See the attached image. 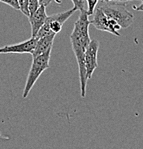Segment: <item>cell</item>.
Here are the masks:
<instances>
[{
	"label": "cell",
	"instance_id": "obj_1",
	"mask_svg": "<svg viewBox=\"0 0 143 149\" xmlns=\"http://www.w3.org/2000/svg\"><path fill=\"white\" fill-rule=\"evenodd\" d=\"M87 11H81L79 19L75 22L74 28L70 35L73 51L79 65V77L81 83V95L82 97H86V85L88 79L86 77V70L85 66V53L91 39L88 33V28L91 24L88 20Z\"/></svg>",
	"mask_w": 143,
	"mask_h": 149
},
{
	"label": "cell",
	"instance_id": "obj_2",
	"mask_svg": "<svg viewBox=\"0 0 143 149\" xmlns=\"http://www.w3.org/2000/svg\"><path fill=\"white\" fill-rule=\"evenodd\" d=\"M96 7L102 9L107 17L114 19L123 29L129 27L133 23L134 15L125 8V3L101 0Z\"/></svg>",
	"mask_w": 143,
	"mask_h": 149
},
{
	"label": "cell",
	"instance_id": "obj_3",
	"mask_svg": "<svg viewBox=\"0 0 143 149\" xmlns=\"http://www.w3.org/2000/svg\"><path fill=\"white\" fill-rule=\"evenodd\" d=\"M51 51H52V48H50L45 53L32 58V65H31L30 70L29 71L25 86L24 91H23L22 97L24 98H26L28 96L31 89L34 86L37 80H38L41 74L46 70L50 68L49 63L50 59Z\"/></svg>",
	"mask_w": 143,
	"mask_h": 149
},
{
	"label": "cell",
	"instance_id": "obj_4",
	"mask_svg": "<svg viewBox=\"0 0 143 149\" xmlns=\"http://www.w3.org/2000/svg\"><path fill=\"white\" fill-rule=\"evenodd\" d=\"M93 15L94 17L91 21H90V23L93 24L96 29L108 32L116 36H120V34L117 32V30L120 29L122 27L114 19L107 17L102 9L99 7H96Z\"/></svg>",
	"mask_w": 143,
	"mask_h": 149
},
{
	"label": "cell",
	"instance_id": "obj_5",
	"mask_svg": "<svg viewBox=\"0 0 143 149\" xmlns=\"http://www.w3.org/2000/svg\"><path fill=\"white\" fill-rule=\"evenodd\" d=\"M99 48V42L97 40H91L86 48L85 53V66L86 70V77L90 80L92 77L94 70L98 68L97 54Z\"/></svg>",
	"mask_w": 143,
	"mask_h": 149
},
{
	"label": "cell",
	"instance_id": "obj_6",
	"mask_svg": "<svg viewBox=\"0 0 143 149\" xmlns=\"http://www.w3.org/2000/svg\"><path fill=\"white\" fill-rule=\"evenodd\" d=\"M38 40L37 37H31L29 40L20 42L19 44L4 46V47L0 48V54H32Z\"/></svg>",
	"mask_w": 143,
	"mask_h": 149
},
{
	"label": "cell",
	"instance_id": "obj_7",
	"mask_svg": "<svg viewBox=\"0 0 143 149\" xmlns=\"http://www.w3.org/2000/svg\"><path fill=\"white\" fill-rule=\"evenodd\" d=\"M76 9L72 8L66 12H61V13L55 14V15H51L48 17L46 22L48 23L49 25L50 29L53 33L57 34L61 31L63 24L68 19L76 12Z\"/></svg>",
	"mask_w": 143,
	"mask_h": 149
},
{
	"label": "cell",
	"instance_id": "obj_8",
	"mask_svg": "<svg viewBox=\"0 0 143 149\" xmlns=\"http://www.w3.org/2000/svg\"><path fill=\"white\" fill-rule=\"evenodd\" d=\"M47 14L46 12V7L40 5L38 9L29 16V21L31 25L32 37H35L40 27L44 24L47 19Z\"/></svg>",
	"mask_w": 143,
	"mask_h": 149
},
{
	"label": "cell",
	"instance_id": "obj_9",
	"mask_svg": "<svg viewBox=\"0 0 143 149\" xmlns=\"http://www.w3.org/2000/svg\"><path fill=\"white\" fill-rule=\"evenodd\" d=\"M55 35H56V34L53 33L51 35H46V36L39 38L36 42L35 49L31 54L32 56V58L45 53L48 49L52 48Z\"/></svg>",
	"mask_w": 143,
	"mask_h": 149
},
{
	"label": "cell",
	"instance_id": "obj_10",
	"mask_svg": "<svg viewBox=\"0 0 143 149\" xmlns=\"http://www.w3.org/2000/svg\"><path fill=\"white\" fill-rule=\"evenodd\" d=\"M18 4H19L20 10L21 11L22 13L28 17L29 16V0H18Z\"/></svg>",
	"mask_w": 143,
	"mask_h": 149
},
{
	"label": "cell",
	"instance_id": "obj_11",
	"mask_svg": "<svg viewBox=\"0 0 143 149\" xmlns=\"http://www.w3.org/2000/svg\"><path fill=\"white\" fill-rule=\"evenodd\" d=\"M86 1L87 4H88V10H87V13H88V16L93 15L96 7V4L99 2V0H86Z\"/></svg>",
	"mask_w": 143,
	"mask_h": 149
},
{
	"label": "cell",
	"instance_id": "obj_12",
	"mask_svg": "<svg viewBox=\"0 0 143 149\" xmlns=\"http://www.w3.org/2000/svg\"><path fill=\"white\" fill-rule=\"evenodd\" d=\"M39 6H40V4H39L38 0H29V15H30L31 14L33 13V12L38 8Z\"/></svg>",
	"mask_w": 143,
	"mask_h": 149
},
{
	"label": "cell",
	"instance_id": "obj_13",
	"mask_svg": "<svg viewBox=\"0 0 143 149\" xmlns=\"http://www.w3.org/2000/svg\"><path fill=\"white\" fill-rule=\"evenodd\" d=\"M0 1L7 4V5L10 6V7H12L13 9H17V10H20L18 0H0Z\"/></svg>",
	"mask_w": 143,
	"mask_h": 149
},
{
	"label": "cell",
	"instance_id": "obj_14",
	"mask_svg": "<svg viewBox=\"0 0 143 149\" xmlns=\"http://www.w3.org/2000/svg\"><path fill=\"white\" fill-rule=\"evenodd\" d=\"M71 1L74 3V8L76 9V10H79L81 12L84 9V0H71Z\"/></svg>",
	"mask_w": 143,
	"mask_h": 149
},
{
	"label": "cell",
	"instance_id": "obj_15",
	"mask_svg": "<svg viewBox=\"0 0 143 149\" xmlns=\"http://www.w3.org/2000/svg\"><path fill=\"white\" fill-rule=\"evenodd\" d=\"M51 1L52 0H38L40 5H43L46 7L48 6V4L51 2Z\"/></svg>",
	"mask_w": 143,
	"mask_h": 149
},
{
	"label": "cell",
	"instance_id": "obj_16",
	"mask_svg": "<svg viewBox=\"0 0 143 149\" xmlns=\"http://www.w3.org/2000/svg\"><path fill=\"white\" fill-rule=\"evenodd\" d=\"M142 2L139 4V6H137V7H134V9L137 11H140V12H143V0H141Z\"/></svg>",
	"mask_w": 143,
	"mask_h": 149
},
{
	"label": "cell",
	"instance_id": "obj_17",
	"mask_svg": "<svg viewBox=\"0 0 143 149\" xmlns=\"http://www.w3.org/2000/svg\"><path fill=\"white\" fill-rule=\"evenodd\" d=\"M102 1H112V0H102Z\"/></svg>",
	"mask_w": 143,
	"mask_h": 149
},
{
	"label": "cell",
	"instance_id": "obj_18",
	"mask_svg": "<svg viewBox=\"0 0 143 149\" xmlns=\"http://www.w3.org/2000/svg\"><path fill=\"white\" fill-rule=\"evenodd\" d=\"M135 1V0H127V1Z\"/></svg>",
	"mask_w": 143,
	"mask_h": 149
}]
</instances>
